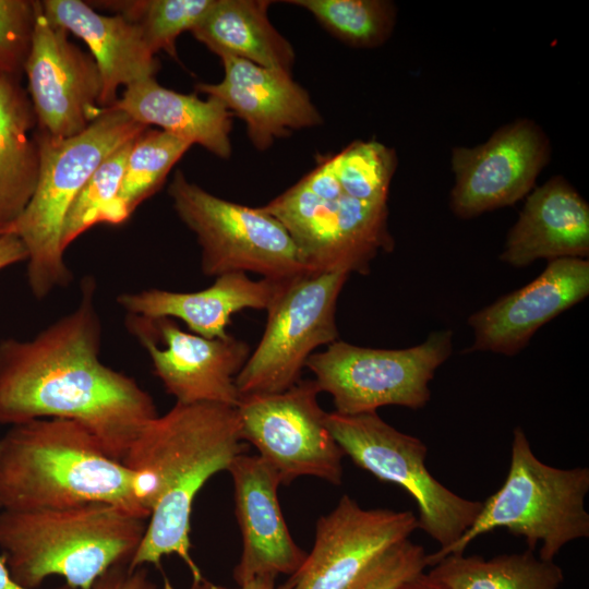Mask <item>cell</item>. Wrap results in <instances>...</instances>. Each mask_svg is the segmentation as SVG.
Returning <instances> with one entry per match:
<instances>
[{
    "mask_svg": "<svg viewBox=\"0 0 589 589\" xmlns=\"http://www.w3.org/2000/svg\"><path fill=\"white\" fill-rule=\"evenodd\" d=\"M95 293V279L86 276L73 311L29 340H0V423L72 420L122 461L158 412L133 377L100 361L103 328Z\"/></svg>",
    "mask_w": 589,
    "mask_h": 589,
    "instance_id": "6da1fadb",
    "label": "cell"
},
{
    "mask_svg": "<svg viewBox=\"0 0 589 589\" xmlns=\"http://www.w3.org/2000/svg\"><path fill=\"white\" fill-rule=\"evenodd\" d=\"M245 452L232 406L176 402L145 425L122 459L135 472L141 504L149 514L130 568H160L163 557L175 554L192 580L204 578L191 554L193 503L213 476Z\"/></svg>",
    "mask_w": 589,
    "mask_h": 589,
    "instance_id": "7a4b0ae2",
    "label": "cell"
},
{
    "mask_svg": "<svg viewBox=\"0 0 589 589\" xmlns=\"http://www.w3.org/2000/svg\"><path fill=\"white\" fill-rule=\"evenodd\" d=\"M108 503L148 519L135 472L109 456L82 424L35 419L0 436V509L34 510Z\"/></svg>",
    "mask_w": 589,
    "mask_h": 589,
    "instance_id": "3957f363",
    "label": "cell"
},
{
    "mask_svg": "<svg viewBox=\"0 0 589 589\" xmlns=\"http://www.w3.org/2000/svg\"><path fill=\"white\" fill-rule=\"evenodd\" d=\"M147 520L108 503L0 509L1 555L12 577L27 588L58 576L71 588L91 589L112 566L130 563Z\"/></svg>",
    "mask_w": 589,
    "mask_h": 589,
    "instance_id": "277c9868",
    "label": "cell"
},
{
    "mask_svg": "<svg viewBox=\"0 0 589 589\" xmlns=\"http://www.w3.org/2000/svg\"><path fill=\"white\" fill-rule=\"evenodd\" d=\"M146 129L113 108L104 109L82 133L69 139L52 140L35 129L40 154L37 185L5 232L16 235L27 250V284L35 298L44 299L71 283L73 276L61 247L67 214L97 167Z\"/></svg>",
    "mask_w": 589,
    "mask_h": 589,
    "instance_id": "5b68a950",
    "label": "cell"
},
{
    "mask_svg": "<svg viewBox=\"0 0 589 589\" xmlns=\"http://www.w3.org/2000/svg\"><path fill=\"white\" fill-rule=\"evenodd\" d=\"M387 200L340 181L329 154L260 208L287 229L309 271L366 275L380 252L394 249Z\"/></svg>",
    "mask_w": 589,
    "mask_h": 589,
    "instance_id": "8992f818",
    "label": "cell"
},
{
    "mask_svg": "<svg viewBox=\"0 0 589 589\" xmlns=\"http://www.w3.org/2000/svg\"><path fill=\"white\" fill-rule=\"evenodd\" d=\"M589 469H561L542 462L533 454L520 426L513 432L512 456L503 485L484 502L473 524L453 544L426 554L433 566L450 554H464L478 537L497 528L524 537L539 557L553 561L567 543L589 537Z\"/></svg>",
    "mask_w": 589,
    "mask_h": 589,
    "instance_id": "52a82bcc",
    "label": "cell"
},
{
    "mask_svg": "<svg viewBox=\"0 0 589 589\" xmlns=\"http://www.w3.org/2000/svg\"><path fill=\"white\" fill-rule=\"evenodd\" d=\"M181 221L202 250L204 275L255 273L262 278L290 280L309 273L287 229L260 207L220 199L176 171L168 188Z\"/></svg>",
    "mask_w": 589,
    "mask_h": 589,
    "instance_id": "ba28073f",
    "label": "cell"
},
{
    "mask_svg": "<svg viewBox=\"0 0 589 589\" xmlns=\"http://www.w3.org/2000/svg\"><path fill=\"white\" fill-rule=\"evenodd\" d=\"M326 423L356 466L413 497L418 529L437 542L438 550L457 541L476 520L482 502L459 496L430 473L425 466L428 447L420 438L398 431L377 412H327Z\"/></svg>",
    "mask_w": 589,
    "mask_h": 589,
    "instance_id": "9c48e42d",
    "label": "cell"
},
{
    "mask_svg": "<svg viewBox=\"0 0 589 589\" xmlns=\"http://www.w3.org/2000/svg\"><path fill=\"white\" fill-rule=\"evenodd\" d=\"M453 351V332H433L406 349H375L342 340L312 353L305 366L320 392L333 397L335 411L353 416L395 405L423 408L431 398L429 384Z\"/></svg>",
    "mask_w": 589,
    "mask_h": 589,
    "instance_id": "30bf717a",
    "label": "cell"
},
{
    "mask_svg": "<svg viewBox=\"0 0 589 589\" xmlns=\"http://www.w3.org/2000/svg\"><path fill=\"white\" fill-rule=\"evenodd\" d=\"M348 277L344 272H309L287 285L267 310L262 338L237 375L240 397L290 388L314 350L338 340L336 306Z\"/></svg>",
    "mask_w": 589,
    "mask_h": 589,
    "instance_id": "8fae6325",
    "label": "cell"
},
{
    "mask_svg": "<svg viewBox=\"0 0 589 589\" xmlns=\"http://www.w3.org/2000/svg\"><path fill=\"white\" fill-rule=\"evenodd\" d=\"M320 393L314 380H300L284 392L241 396L236 407L242 440L256 448L280 484L303 476L341 483L345 454L327 426Z\"/></svg>",
    "mask_w": 589,
    "mask_h": 589,
    "instance_id": "7c38bea8",
    "label": "cell"
},
{
    "mask_svg": "<svg viewBox=\"0 0 589 589\" xmlns=\"http://www.w3.org/2000/svg\"><path fill=\"white\" fill-rule=\"evenodd\" d=\"M127 328L146 349L153 372L180 404L237 407L236 378L251 349L240 339H209L185 332L172 318L127 316Z\"/></svg>",
    "mask_w": 589,
    "mask_h": 589,
    "instance_id": "4fadbf2b",
    "label": "cell"
},
{
    "mask_svg": "<svg viewBox=\"0 0 589 589\" xmlns=\"http://www.w3.org/2000/svg\"><path fill=\"white\" fill-rule=\"evenodd\" d=\"M551 155L550 141L530 119L497 129L483 144L452 153L450 208L460 218L510 206L526 196Z\"/></svg>",
    "mask_w": 589,
    "mask_h": 589,
    "instance_id": "5bb4252c",
    "label": "cell"
},
{
    "mask_svg": "<svg viewBox=\"0 0 589 589\" xmlns=\"http://www.w3.org/2000/svg\"><path fill=\"white\" fill-rule=\"evenodd\" d=\"M24 75L36 129L52 140L82 133L104 111L98 105L101 81L94 58L47 20L40 1Z\"/></svg>",
    "mask_w": 589,
    "mask_h": 589,
    "instance_id": "9a60e30c",
    "label": "cell"
},
{
    "mask_svg": "<svg viewBox=\"0 0 589 589\" xmlns=\"http://www.w3.org/2000/svg\"><path fill=\"white\" fill-rule=\"evenodd\" d=\"M418 529L410 510L362 508L345 494L316 522L315 541L290 576L292 589H349L388 549Z\"/></svg>",
    "mask_w": 589,
    "mask_h": 589,
    "instance_id": "2e32d148",
    "label": "cell"
},
{
    "mask_svg": "<svg viewBox=\"0 0 589 589\" xmlns=\"http://www.w3.org/2000/svg\"><path fill=\"white\" fill-rule=\"evenodd\" d=\"M227 471L242 541L235 581L240 588L256 578L293 575L308 553L294 542L284 518L277 474L259 455L245 453L237 456Z\"/></svg>",
    "mask_w": 589,
    "mask_h": 589,
    "instance_id": "e0dca14e",
    "label": "cell"
},
{
    "mask_svg": "<svg viewBox=\"0 0 589 589\" xmlns=\"http://www.w3.org/2000/svg\"><path fill=\"white\" fill-rule=\"evenodd\" d=\"M589 294V261L561 257L549 261L531 283L474 312L468 323L474 341L468 351L514 356L545 323Z\"/></svg>",
    "mask_w": 589,
    "mask_h": 589,
    "instance_id": "ac0fdd59",
    "label": "cell"
},
{
    "mask_svg": "<svg viewBox=\"0 0 589 589\" xmlns=\"http://www.w3.org/2000/svg\"><path fill=\"white\" fill-rule=\"evenodd\" d=\"M224 79L218 83H199L195 89L220 100L247 125L248 136L259 151L292 131L322 123V116L309 93L291 73L257 65L248 60L219 57Z\"/></svg>",
    "mask_w": 589,
    "mask_h": 589,
    "instance_id": "d6986e66",
    "label": "cell"
},
{
    "mask_svg": "<svg viewBox=\"0 0 589 589\" xmlns=\"http://www.w3.org/2000/svg\"><path fill=\"white\" fill-rule=\"evenodd\" d=\"M291 280L252 279L247 273H228L203 290L151 288L123 292L117 297V303L130 315L180 320L193 334L224 339L230 335L227 326L233 314L244 309L267 311Z\"/></svg>",
    "mask_w": 589,
    "mask_h": 589,
    "instance_id": "ffe728a7",
    "label": "cell"
},
{
    "mask_svg": "<svg viewBox=\"0 0 589 589\" xmlns=\"http://www.w3.org/2000/svg\"><path fill=\"white\" fill-rule=\"evenodd\" d=\"M40 2L51 24L74 34L87 45L100 74V108H110L118 100L120 86L155 77L159 62L135 23L121 14L98 13L80 0Z\"/></svg>",
    "mask_w": 589,
    "mask_h": 589,
    "instance_id": "44dd1931",
    "label": "cell"
},
{
    "mask_svg": "<svg viewBox=\"0 0 589 589\" xmlns=\"http://www.w3.org/2000/svg\"><path fill=\"white\" fill-rule=\"evenodd\" d=\"M588 255L589 205L566 179L555 176L527 197L500 260L520 268L539 259Z\"/></svg>",
    "mask_w": 589,
    "mask_h": 589,
    "instance_id": "7402d4cb",
    "label": "cell"
},
{
    "mask_svg": "<svg viewBox=\"0 0 589 589\" xmlns=\"http://www.w3.org/2000/svg\"><path fill=\"white\" fill-rule=\"evenodd\" d=\"M110 108L143 125L160 127L191 145H201L219 158L231 155V112L215 97L201 99L195 93H178L148 77L124 87Z\"/></svg>",
    "mask_w": 589,
    "mask_h": 589,
    "instance_id": "603a6c76",
    "label": "cell"
},
{
    "mask_svg": "<svg viewBox=\"0 0 589 589\" xmlns=\"http://www.w3.org/2000/svg\"><path fill=\"white\" fill-rule=\"evenodd\" d=\"M21 81L0 76V235L29 203L40 169L36 115Z\"/></svg>",
    "mask_w": 589,
    "mask_h": 589,
    "instance_id": "cb8c5ba5",
    "label": "cell"
},
{
    "mask_svg": "<svg viewBox=\"0 0 589 589\" xmlns=\"http://www.w3.org/2000/svg\"><path fill=\"white\" fill-rule=\"evenodd\" d=\"M267 0H214L191 31L218 57L232 56L291 73L296 53L268 19Z\"/></svg>",
    "mask_w": 589,
    "mask_h": 589,
    "instance_id": "d4e9b609",
    "label": "cell"
},
{
    "mask_svg": "<svg viewBox=\"0 0 589 589\" xmlns=\"http://www.w3.org/2000/svg\"><path fill=\"white\" fill-rule=\"evenodd\" d=\"M429 575L446 589H558L562 568L527 549L485 560L450 554L432 566Z\"/></svg>",
    "mask_w": 589,
    "mask_h": 589,
    "instance_id": "484cf974",
    "label": "cell"
},
{
    "mask_svg": "<svg viewBox=\"0 0 589 589\" xmlns=\"http://www.w3.org/2000/svg\"><path fill=\"white\" fill-rule=\"evenodd\" d=\"M192 145L165 131L146 129L132 143L109 225L129 219L155 194L178 160Z\"/></svg>",
    "mask_w": 589,
    "mask_h": 589,
    "instance_id": "4316f807",
    "label": "cell"
},
{
    "mask_svg": "<svg viewBox=\"0 0 589 589\" xmlns=\"http://www.w3.org/2000/svg\"><path fill=\"white\" fill-rule=\"evenodd\" d=\"M333 36L354 48H376L392 35L396 8L386 0H289Z\"/></svg>",
    "mask_w": 589,
    "mask_h": 589,
    "instance_id": "83f0119b",
    "label": "cell"
},
{
    "mask_svg": "<svg viewBox=\"0 0 589 589\" xmlns=\"http://www.w3.org/2000/svg\"><path fill=\"white\" fill-rule=\"evenodd\" d=\"M95 3L135 23L155 55L165 51L177 58L178 36L183 32H191L213 5L214 0H135Z\"/></svg>",
    "mask_w": 589,
    "mask_h": 589,
    "instance_id": "f1b7e54d",
    "label": "cell"
},
{
    "mask_svg": "<svg viewBox=\"0 0 589 589\" xmlns=\"http://www.w3.org/2000/svg\"><path fill=\"white\" fill-rule=\"evenodd\" d=\"M134 140L110 154L97 167L74 200L62 229L61 247L64 252L79 236L91 227L97 224H110L127 157Z\"/></svg>",
    "mask_w": 589,
    "mask_h": 589,
    "instance_id": "f546056e",
    "label": "cell"
},
{
    "mask_svg": "<svg viewBox=\"0 0 589 589\" xmlns=\"http://www.w3.org/2000/svg\"><path fill=\"white\" fill-rule=\"evenodd\" d=\"M39 1L0 0V76L22 80Z\"/></svg>",
    "mask_w": 589,
    "mask_h": 589,
    "instance_id": "4dcf8cb0",
    "label": "cell"
},
{
    "mask_svg": "<svg viewBox=\"0 0 589 589\" xmlns=\"http://www.w3.org/2000/svg\"><path fill=\"white\" fill-rule=\"evenodd\" d=\"M425 567L424 548L408 539L383 553L349 589H397Z\"/></svg>",
    "mask_w": 589,
    "mask_h": 589,
    "instance_id": "1f68e13d",
    "label": "cell"
},
{
    "mask_svg": "<svg viewBox=\"0 0 589 589\" xmlns=\"http://www.w3.org/2000/svg\"><path fill=\"white\" fill-rule=\"evenodd\" d=\"M129 564L112 566L94 582L91 589H157L145 566L130 568Z\"/></svg>",
    "mask_w": 589,
    "mask_h": 589,
    "instance_id": "d6a6232c",
    "label": "cell"
},
{
    "mask_svg": "<svg viewBox=\"0 0 589 589\" xmlns=\"http://www.w3.org/2000/svg\"><path fill=\"white\" fill-rule=\"evenodd\" d=\"M27 261V250L22 240L14 233L0 235V271Z\"/></svg>",
    "mask_w": 589,
    "mask_h": 589,
    "instance_id": "836d02e7",
    "label": "cell"
},
{
    "mask_svg": "<svg viewBox=\"0 0 589 589\" xmlns=\"http://www.w3.org/2000/svg\"><path fill=\"white\" fill-rule=\"evenodd\" d=\"M397 589H446L434 578H432L429 573L424 572L416 575L414 577L408 579L401 584Z\"/></svg>",
    "mask_w": 589,
    "mask_h": 589,
    "instance_id": "e575fe53",
    "label": "cell"
},
{
    "mask_svg": "<svg viewBox=\"0 0 589 589\" xmlns=\"http://www.w3.org/2000/svg\"><path fill=\"white\" fill-rule=\"evenodd\" d=\"M0 589H33L19 584L11 575L5 558L0 555ZM55 589H74L67 585Z\"/></svg>",
    "mask_w": 589,
    "mask_h": 589,
    "instance_id": "d590c367",
    "label": "cell"
},
{
    "mask_svg": "<svg viewBox=\"0 0 589 589\" xmlns=\"http://www.w3.org/2000/svg\"><path fill=\"white\" fill-rule=\"evenodd\" d=\"M293 582L289 579L286 582L276 585L275 578H256L243 585L239 589H292Z\"/></svg>",
    "mask_w": 589,
    "mask_h": 589,
    "instance_id": "8d00e7d4",
    "label": "cell"
},
{
    "mask_svg": "<svg viewBox=\"0 0 589 589\" xmlns=\"http://www.w3.org/2000/svg\"><path fill=\"white\" fill-rule=\"evenodd\" d=\"M157 589H175V588L172 587V585L169 582L168 579H165L164 585L161 587H157ZM189 589H236V588H229L221 585H217L205 578H202L200 580H192V584L189 587Z\"/></svg>",
    "mask_w": 589,
    "mask_h": 589,
    "instance_id": "74e56055",
    "label": "cell"
}]
</instances>
